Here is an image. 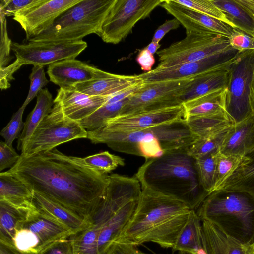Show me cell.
<instances>
[{
    "instance_id": "17",
    "label": "cell",
    "mask_w": 254,
    "mask_h": 254,
    "mask_svg": "<svg viewBox=\"0 0 254 254\" xmlns=\"http://www.w3.org/2000/svg\"><path fill=\"white\" fill-rule=\"evenodd\" d=\"M108 73L75 59L55 63L49 65L47 69L50 81L61 88H70L77 84L100 78Z\"/></svg>"
},
{
    "instance_id": "22",
    "label": "cell",
    "mask_w": 254,
    "mask_h": 254,
    "mask_svg": "<svg viewBox=\"0 0 254 254\" xmlns=\"http://www.w3.org/2000/svg\"><path fill=\"white\" fill-rule=\"evenodd\" d=\"M22 227L30 230L38 239L39 253L74 234L70 229L39 212L36 208Z\"/></svg>"
},
{
    "instance_id": "4",
    "label": "cell",
    "mask_w": 254,
    "mask_h": 254,
    "mask_svg": "<svg viewBox=\"0 0 254 254\" xmlns=\"http://www.w3.org/2000/svg\"><path fill=\"white\" fill-rule=\"evenodd\" d=\"M86 138L94 144H106L116 151L145 159L187 149L198 139L191 131L185 118L128 133L87 131Z\"/></svg>"
},
{
    "instance_id": "40",
    "label": "cell",
    "mask_w": 254,
    "mask_h": 254,
    "mask_svg": "<svg viewBox=\"0 0 254 254\" xmlns=\"http://www.w3.org/2000/svg\"><path fill=\"white\" fill-rule=\"evenodd\" d=\"M25 108L21 106L14 113L9 123L0 131V134L4 139V142L10 146H12L15 139L19 138L23 129L25 122L22 120V116Z\"/></svg>"
},
{
    "instance_id": "9",
    "label": "cell",
    "mask_w": 254,
    "mask_h": 254,
    "mask_svg": "<svg viewBox=\"0 0 254 254\" xmlns=\"http://www.w3.org/2000/svg\"><path fill=\"white\" fill-rule=\"evenodd\" d=\"M162 0H116L97 33L107 43L116 44L130 34L135 25L149 16Z\"/></svg>"
},
{
    "instance_id": "50",
    "label": "cell",
    "mask_w": 254,
    "mask_h": 254,
    "mask_svg": "<svg viewBox=\"0 0 254 254\" xmlns=\"http://www.w3.org/2000/svg\"><path fill=\"white\" fill-rule=\"evenodd\" d=\"M136 60L141 69L147 72L152 70V67L155 63L153 55L150 53L146 47L139 51Z\"/></svg>"
},
{
    "instance_id": "7",
    "label": "cell",
    "mask_w": 254,
    "mask_h": 254,
    "mask_svg": "<svg viewBox=\"0 0 254 254\" xmlns=\"http://www.w3.org/2000/svg\"><path fill=\"white\" fill-rule=\"evenodd\" d=\"M233 49L225 36L211 33H191L169 47L157 52L159 64L155 68H170L199 61Z\"/></svg>"
},
{
    "instance_id": "39",
    "label": "cell",
    "mask_w": 254,
    "mask_h": 254,
    "mask_svg": "<svg viewBox=\"0 0 254 254\" xmlns=\"http://www.w3.org/2000/svg\"><path fill=\"white\" fill-rule=\"evenodd\" d=\"M173 0L181 5L221 20L234 28L225 15L213 3L212 0Z\"/></svg>"
},
{
    "instance_id": "1",
    "label": "cell",
    "mask_w": 254,
    "mask_h": 254,
    "mask_svg": "<svg viewBox=\"0 0 254 254\" xmlns=\"http://www.w3.org/2000/svg\"><path fill=\"white\" fill-rule=\"evenodd\" d=\"M32 191L88 219L103 197L108 176L101 175L57 149L20 155L6 171Z\"/></svg>"
},
{
    "instance_id": "55",
    "label": "cell",
    "mask_w": 254,
    "mask_h": 254,
    "mask_svg": "<svg viewBox=\"0 0 254 254\" xmlns=\"http://www.w3.org/2000/svg\"><path fill=\"white\" fill-rule=\"evenodd\" d=\"M196 254H207L203 248H201L197 251Z\"/></svg>"
},
{
    "instance_id": "6",
    "label": "cell",
    "mask_w": 254,
    "mask_h": 254,
    "mask_svg": "<svg viewBox=\"0 0 254 254\" xmlns=\"http://www.w3.org/2000/svg\"><path fill=\"white\" fill-rule=\"evenodd\" d=\"M254 73V50L240 52L229 68L224 110L229 119L238 123L252 115L250 104Z\"/></svg>"
},
{
    "instance_id": "31",
    "label": "cell",
    "mask_w": 254,
    "mask_h": 254,
    "mask_svg": "<svg viewBox=\"0 0 254 254\" xmlns=\"http://www.w3.org/2000/svg\"><path fill=\"white\" fill-rule=\"evenodd\" d=\"M186 120L191 131L198 138L212 136L234 125L225 111L207 116L187 117Z\"/></svg>"
},
{
    "instance_id": "33",
    "label": "cell",
    "mask_w": 254,
    "mask_h": 254,
    "mask_svg": "<svg viewBox=\"0 0 254 254\" xmlns=\"http://www.w3.org/2000/svg\"><path fill=\"white\" fill-rule=\"evenodd\" d=\"M225 90L226 88L218 90L183 104L186 110V118L207 116L224 112Z\"/></svg>"
},
{
    "instance_id": "28",
    "label": "cell",
    "mask_w": 254,
    "mask_h": 254,
    "mask_svg": "<svg viewBox=\"0 0 254 254\" xmlns=\"http://www.w3.org/2000/svg\"><path fill=\"white\" fill-rule=\"evenodd\" d=\"M220 190L242 192L254 199V150L242 158L237 169L217 191Z\"/></svg>"
},
{
    "instance_id": "43",
    "label": "cell",
    "mask_w": 254,
    "mask_h": 254,
    "mask_svg": "<svg viewBox=\"0 0 254 254\" xmlns=\"http://www.w3.org/2000/svg\"><path fill=\"white\" fill-rule=\"evenodd\" d=\"M43 0H1L0 13L5 16H13L15 13L26 10L40 3Z\"/></svg>"
},
{
    "instance_id": "27",
    "label": "cell",
    "mask_w": 254,
    "mask_h": 254,
    "mask_svg": "<svg viewBox=\"0 0 254 254\" xmlns=\"http://www.w3.org/2000/svg\"><path fill=\"white\" fill-rule=\"evenodd\" d=\"M33 191L22 181L8 172L0 173V199L14 205L32 208Z\"/></svg>"
},
{
    "instance_id": "37",
    "label": "cell",
    "mask_w": 254,
    "mask_h": 254,
    "mask_svg": "<svg viewBox=\"0 0 254 254\" xmlns=\"http://www.w3.org/2000/svg\"><path fill=\"white\" fill-rule=\"evenodd\" d=\"M229 128L209 137L198 138L186 149L187 152L196 159L219 151Z\"/></svg>"
},
{
    "instance_id": "14",
    "label": "cell",
    "mask_w": 254,
    "mask_h": 254,
    "mask_svg": "<svg viewBox=\"0 0 254 254\" xmlns=\"http://www.w3.org/2000/svg\"><path fill=\"white\" fill-rule=\"evenodd\" d=\"M240 52L232 49L205 59L140 74L144 82L195 77L204 72L230 66Z\"/></svg>"
},
{
    "instance_id": "54",
    "label": "cell",
    "mask_w": 254,
    "mask_h": 254,
    "mask_svg": "<svg viewBox=\"0 0 254 254\" xmlns=\"http://www.w3.org/2000/svg\"><path fill=\"white\" fill-rule=\"evenodd\" d=\"M160 47L161 45L159 43L152 41L146 47V48L150 53L154 55V54L157 52L158 49L160 48Z\"/></svg>"
},
{
    "instance_id": "32",
    "label": "cell",
    "mask_w": 254,
    "mask_h": 254,
    "mask_svg": "<svg viewBox=\"0 0 254 254\" xmlns=\"http://www.w3.org/2000/svg\"><path fill=\"white\" fill-rule=\"evenodd\" d=\"M234 28L254 37V19L235 0H212Z\"/></svg>"
},
{
    "instance_id": "24",
    "label": "cell",
    "mask_w": 254,
    "mask_h": 254,
    "mask_svg": "<svg viewBox=\"0 0 254 254\" xmlns=\"http://www.w3.org/2000/svg\"><path fill=\"white\" fill-rule=\"evenodd\" d=\"M33 204L39 212L70 229L74 234L89 225L88 219L34 191Z\"/></svg>"
},
{
    "instance_id": "29",
    "label": "cell",
    "mask_w": 254,
    "mask_h": 254,
    "mask_svg": "<svg viewBox=\"0 0 254 254\" xmlns=\"http://www.w3.org/2000/svg\"><path fill=\"white\" fill-rule=\"evenodd\" d=\"M139 198L123 206L105 223L97 241L98 254H104L113 239L129 220L136 209Z\"/></svg>"
},
{
    "instance_id": "49",
    "label": "cell",
    "mask_w": 254,
    "mask_h": 254,
    "mask_svg": "<svg viewBox=\"0 0 254 254\" xmlns=\"http://www.w3.org/2000/svg\"><path fill=\"white\" fill-rule=\"evenodd\" d=\"M180 22L176 18L166 20L160 25L155 31L152 41L159 43L164 36L172 30L177 29Z\"/></svg>"
},
{
    "instance_id": "20",
    "label": "cell",
    "mask_w": 254,
    "mask_h": 254,
    "mask_svg": "<svg viewBox=\"0 0 254 254\" xmlns=\"http://www.w3.org/2000/svg\"><path fill=\"white\" fill-rule=\"evenodd\" d=\"M143 82L140 74L125 75L109 72L103 77L77 84L72 88L91 96H110Z\"/></svg>"
},
{
    "instance_id": "44",
    "label": "cell",
    "mask_w": 254,
    "mask_h": 254,
    "mask_svg": "<svg viewBox=\"0 0 254 254\" xmlns=\"http://www.w3.org/2000/svg\"><path fill=\"white\" fill-rule=\"evenodd\" d=\"M0 16L1 23L0 68H1L6 66L11 59L10 52L12 42L8 35L6 16L1 13H0Z\"/></svg>"
},
{
    "instance_id": "38",
    "label": "cell",
    "mask_w": 254,
    "mask_h": 254,
    "mask_svg": "<svg viewBox=\"0 0 254 254\" xmlns=\"http://www.w3.org/2000/svg\"><path fill=\"white\" fill-rule=\"evenodd\" d=\"M243 157L226 155L221 153L219 151L218 152L215 184L212 192L218 190L224 184L237 169Z\"/></svg>"
},
{
    "instance_id": "57",
    "label": "cell",
    "mask_w": 254,
    "mask_h": 254,
    "mask_svg": "<svg viewBox=\"0 0 254 254\" xmlns=\"http://www.w3.org/2000/svg\"><path fill=\"white\" fill-rule=\"evenodd\" d=\"M179 254H189V253H185V252H180Z\"/></svg>"
},
{
    "instance_id": "36",
    "label": "cell",
    "mask_w": 254,
    "mask_h": 254,
    "mask_svg": "<svg viewBox=\"0 0 254 254\" xmlns=\"http://www.w3.org/2000/svg\"><path fill=\"white\" fill-rule=\"evenodd\" d=\"M218 152L195 159L200 184L208 195L212 192L215 184Z\"/></svg>"
},
{
    "instance_id": "16",
    "label": "cell",
    "mask_w": 254,
    "mask_h": 254,
    "mask_svg": "<svg viewBox=\"0 0 254 254\" xmlns=\"http://www.w3.org/2000/svg\"><path fill=\"white\" fill-rule=\"evenodd\" d=\"M185 27L186 34L211 33L228 38L235 29L223 21L174 1L162 0L160 5Z\"/></svg>"
},
{
    "instance_id": "10",
    "label": "cell",
    "mask_w": 254,
    "mask_h": 254,
    "mask_svg": "<svg viewBox=\"0 0 254 254\" xmlns=\"http://www.w3.org/2000/svg\"><path fill=\"white\" fill-rule=\"evenodd\" d=\"M194 78L144 82L129 97L119 115L182 105L180 97Z\"/></svg>"
},
{
    "instance_id": "58",
    "label": "cell",
    "mask_w": 254,
    "mask_h": 254,
    "mask_svg": "<svg viewBox=\"0 0 254 254\" xmlns=\"http://www.w3.org/2000/svg\"><path fill=\"white\" fill-rule=\"evenodd\" d=\"M252 244L254 246V242Z\"/></svg>"
},
{
    "instance_id": "5",
    "label": "cell",
    "mask_w": 254,
    "mask_h": 254,
    "mask_svg": "<svg viewBox=\"0 0 254 254\" xmlns=\"http://www.w3.org/2000/svg\"><path fill=\"white\" fill-rule=\"evenodd\" d=\"M116 0H81L28 42L75 41L97 33Z\"/></svg>"
},
{
    "instance_id": "21",
    "label": "cell",
    "mask_w": 254,
    "mask_h": 254,
    "mask_svg": "<svg viewBox=\"0 0 254 254\" xmlns=\"http://www.w3.org/2000/svg\"><path fill=\"white\" fill-rule=\"evenodd\" d=\"M254 150V116L233 125L219 152L226 155L244 157Z\"/></svg>"
},
{
    "instance_id": "19",
    "label": "cell",
    "mask_w": 254,
    "mask_h": 254,
    "mask_svg": "<svg viewBox=\"0 0 254 254\" xmlns=\"http://www.w3.org/2000/svg\"><path fill=\"white\" fill-rule=\"evenodd\" d=\"M201 221L203 248L207 254H246L247 243L230 235L215 219Z\"/></svg>"
},
{
    "instance_id": "46",
    "label": "cell",
    "mask_w": 254,
    "mask_h": 254,
    "mask_svg": "<svg viewBox=\"0 0 254 254\" xmlns=\"http://www.w3.org/2000/svg\"><path fill=\"white\" fill-rule=\"evenodd\" d=\"M20 157L12 146L5 142H0V171L12 167L18 161Z\"/></svg>"
},
{
    "instance_id": "30",
    "label": "cell",
    "mask_w": 254,
    "mask_h": 254,
    "mask_svg": "<svg viewBox=\"0 0 254 254\" xmlns=\"http://www.w3.org/2000/svg\"><path fill=\"white\" fill-rule=\"evenodd\" d=\"M201 221L196 211L191 209L187 222L172 248L174 251L196 254L198 250L203 248Z\"/></svg>"
},
{
    "instance_id": "52",
    "label": "cell",
    "mask_w": 254,
    "mask_h": 254,
    "mask_svg": "<svg viewBox=\"0 0 254 254\" xmlns=\"http://www.w3.org/2000/svg\"><path fill=\"white\" fill-rule=\"evenodd\" d=\"M0 254H39L20 252L12 246L0 243Z\"/></svg>"
},
{
    "instance_id": "47",
    "label": "cell",
    "mask_w": 254,
    "mask_h": 254,
    "mask_svg": "<svg viewBox=\"0 0 254 254\" xmlns=\"http://www.w3.org/2000/svg\"><path fill=\"white\" fill-rule=\"evenodd\" d=\"M38 254H73V246L70 236L54 243Z\"/></svg>"
},
{
    "instance_id": "48",
    "label": "cell",
    "mask_w": 254,
    "mask_h": 254,
    "mask_svg": "<svg viewBox=\"0 0 254 254\" xmlns=\"http://www.w3.org/2000/svg\"><path fill=\"white\" fill-rule=\"evenodd\" d=\"M24 64L19 59L16 60L11 64L0 68V87L1 90L10 87V82L14 79V73L18 70Z\"/></svg>"
},
{
    "instance_id": "2",
    "label": "cell",
    "mask_w": 254,
    "mask_h": 254,
    "mask_svg": "<svg viewBox=\"0 0 254 254\" xmlns=\"http://www.w3.org/2000/svg\"><path fill=\"white\" fill-rule=\"evenodd\" d=\"M191 210L181 201L141 190L134 213L110 245L152 242L172 249Z\"/></svg>"
},
{
    "instance_id": "11",
    "label": "cell",
    "mask_w": 254,
    "mask_h": 254,
    "mask_svg": "<svg viewBox=\"0 0 254 254\" xmlns=\"http://www.w3.org/2000/svg\"><path fill=\"white\" fill-rule=\"evenodd\" d=\"M196 211L201 220L221 216L235 217L243 230L249 232L254 215V199L242 192L216 191L206 197Z\"/></svg>"
},
{
    "instance_id": "51",
    "label": "cell",
    "mask_w": 254,
    "mask_h": 254,
    "mask_svg": "<svg viewBox=\"0 0 254 254\" xmlns=\"http://www.w3.org/2000/svg\"><path fill=\"white\" fill-rule=\"evenodd\" d=\"M136 246L113 243L109 246L104 254H138Z\"/></svg>"
},
{
    "instance_id": "18",
    "label": "cell",
    "mask_w": 254,
    "mask_h": 254,
    "mask_svg": "<svg viewBox=\"0 0 254 254\" xmlns=\"http://www.w3.org/2000/svg\"><path fill=\"white\" fill-rule=\"evenodd\" d=\"M108 98L85 94L72 87L60 88L54 102L60 105L65 116L79 122L103 105Z\"/></svg>"
},
{
    "instance_id": "53",
    "label": "cell",
    "mask_w": 254,
    "mask_h": 254,
    "mask_svg": "<svg viewBox=\"0 0 254 254\" xmlns=\"http://www.w3.org/2000/svg\"><path fill=\"white\" fill-rule=\"evenodd\" d=\"M250 104L252 115L254 116V73L251 88Z\"/></svg>"
},
{
    "instance_id": "35",
    "label": "cell",
    "mask_w": 254,
    "mask_h": 254,
    "mask_svg": "<svg viewBox=\"0 0 254 254\" xmlns=\"http://www.w3.org/2000/svg\"><path fill=\"white\" fill-rule=\"evenodd\" d=\"M75 157L83 165L103 175H107L119 166L125 165L124 159L108 151L101 152L84 158Z\"/></svg>"
},
{
    "instance_id": "8",
    "label": "cell",
    "mask_w": 254,
    "mask_h": 254,
    "mask_svg": "<svg viewBox=\"0 0 254 254\" xmlns=\"http://www.w3.org/2000/svg\"><path fill=\"white\" fill-rule=\"evenodd\" d=\"M87 136V131L80 123L65 116L60 105L54 102L51 112L36 127L21 154L51 150L64 143Z\"/></svg>"
},
{
    "instance_id": "56",
    "label": "cell",
    "mask_w": 254,
    "mask_h": 254,
    "mask_svg": "<svg viewBox=\"0 0 254 254\" xmlns=\"http://www.w3.org/2000/svg\"><path fill=\"white\" fill-rule=\"evenodd\" d=\"M138 254H147V253H144L142 251H138Z\"/></svg>"
},
{
    "instance_id": "41",
    "label": "cell",
    "mask_w": 254,
    "mask_h": 254,
    "mask_svg": "<svg viewBox=\"0 0 254 254\" xmlns=\"http://www.w3.org/2000/svg\"><path fill=\"white\" fill-rule=\"evenodd\" d=\"M14 247L18 251L29 253H38L39 242L30 230L22 227L18 230L13 239Z\"/></svg>"
},
{
    "instance_id": "12",
    "label": "cell",
    "mask_w": 254,
    "mask_h": 254,
    "mask_svg": "<svg viewBox=\"0 0 254 254\" xmlns=\"http://www.w3.org/2000/svg\"><path fill=\"white\" fill-rule=\"evenodd\" d=\"M87 47L86 42H28L27 44L12 42L11 50L16 59L24 64L44 66L66 60L73 59Z\"/></svg>"
},
{
    "instance_id": "25",
    "label": "cell",
    "mask_w": 254,
    "mask_h": 254,
    "mask_svg": "<svg viewBox=\"0 0 254 254\" xmlns=\"http://www.w3.org/2000/svg\"><path fill=\"white\" fill-rule=\"evenodd\" d=\"M36 207H19L0 199V243L14 247L16 231L29 218Z\"/></svg>"
},
{
    "instance_id": "23",
    "label": "cell",
    "mask_w": 254,
    "mask_h": 254,
    "mask_svg": "<svg viewBox=\"0 0 254 254\" xmlns=\"http://www.w3.org/2000/svg\"><path fill=\"white\" fill-rule=\"evenodd\" d=\"M230 66L209 71L195 77L190 85L181 96L180 99L182 103L186 104L213 92L225 89L228 82Z\"/></svg>"
},
{
    "instance_id": "13",
    "label": "cell",
    "mask_w": 254,
    "mask_h": 254,
    "mask_svg": "<svg viewBox=\"0 0 254 254\" xmlns=\"http://www.w3.org/2000/svg\"><path fill=\"white\" fill-rule=\"evenodd\" d=\"M186 119L183 104L159 109L121 115L108 120L97 129L100 132L128 133L181 119Z\"/></svg>"
},
{
    "instance_id": "15",
    "label": "cell",
    "mask_w": 254,
    "mask_h": 254,
    "mask_svg": "<svg viewBox=\"0 0 254 254\" xmlns=\"http://www.w3.org/2000/svg\"><path fill=\"white\" fill-rule=\"evenodd\" d=\"M81 0H43L41 3L13 15L24 30L27 40L48 29L64 11Z\"/></svg>"
},
{
    "instance_id": "45",
    "label": "cell",
    "mask_w": 254,
    "mask_h": 254,
    "mask_svg": "<svg viewBox=\"0 0 254 254\" xmlns=\"http://www.w3.org/2000/svg\"><path fill=\"white\" fill-rule=\"evenodd\" d=\"M231 46L242 52L254 50V37L235 28L228 38Z\"/></svg>"
},
{
    "instance_id": "34",
    "label": "cell",
    "mask_w": 254,
    "mask_h": 254,
    "mask_svg": "<svg viewBox=\"0 0 254 254\" xmlns=\"http://www.w3.org/2000/svg\"><path fill=\"white\" fill-rule=\"evenodd\" d=\"M129 98L114 103H105L92 114L80 121V124L87 131L98 129L108 120L119 116Z\"/></svg>"
},
{
    "instance_id": "26",
    "label": "cell",
    "mask_w": 254,
    "mask_h": 254,
    "mask_svg": "<svg viewBox=\"0 0 254 254\" xmlns=\"http://www.w3.org/2000/svg\"><path fill=\"white\" fill-rule=\"evenodd\" d=\"M54 104L51 93L47 88L42 89L37 96L36 104L28 116L23 129L18 140L17 149L23 152L35 130L51 112Z\"/></svg>"
},
{
    "instance_id": "3",
    "label": "cell",
    "mask_w": 254,
    "mask_h": 254,
    "mask_svg": "<svg viewBox=\"0 0 254 254\" xmlns=\"http://www.w3.org/2000/svg\"><path fill=\"white\" fill-rule=\"evenodd\" d=\"M135 177L141 190L179 200L195 211L208 195L200 184L195 159L186 149L145 159Z\"/></svg>"
},
{
    "instance_id": "42",
    "label": "cell",
    "mask_w": 254,
    "mask_h": 254,
    "mask_svg": "<svg viewBox=\"0 0 254 254\" xmlns=\"http://www.w3.org/2000/svg\"><path fill=\"white\" fill-rule=\"evenodd\" d=\"M30 81V88L27 96L22 106H26L38 95L39 92L49 82L45 76L44 66L33 65L32 72L29 77Z\"/></svg>"
}]
</instances>
